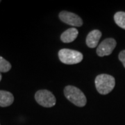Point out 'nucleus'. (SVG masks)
<instances>
[{"label": "nucleus", "instance_id": "1", "mask_svg": "<svg viewBox=\"0 0 125 125\" xmlns=\"http://www.w3.org/2000/svg\"><path fill=\"white\" fill-rule=\"evenodd\" d=\"M94 83L99 93L101 94H107L114 88L115 85V80L111 75L102 74L95 78Z\"/></svg>", "mask_w": 125, "mask_h": 125}, {"label": "nucleus", "instance_id": "2", "mask_svg": "<svg viewBox=\"0 0 125 125\" xmlns=\"http://www.w3.org/2000/svg\"><path fill=\"white\" fill-rule=\"evenodd\" d=\"M64 94L70 102L77 106L83 107L86 104L87 99L84 93L75 86H66L64 89Z\"/></svg>", "mask_w": 125, "mask_h": 125}, {"label": "nucleus", "instance_id": "3", "mask_svg": "<svg viewBox=\"0 0 125 125\" xmlns=\"http://www.w3.org/2000/svg\"><path fill=\"white\" fill-rule=\"evenodd\" d=\"M58 58L64 64L74 65L81 62L83 56L81 52L76 50L62 49L58 52Z\"/></svg>", "mask_w": 125, "mask_h": 125}, {"label": "nucleus", "instance_id": "4", "mask_svg": "<svg viewBox=\"0 0 125 125\" xmlns=\"http://www.w3.org/2000/svg\"><path fill=\"white\" fill-rule=\"evenodd\" d=\"M36 101L40 106L51 108L56 104V98L53 93L47 90H40L35 94Z\"/></svg>", "mask_w": 125, "mask_h": 125}, {"label": "nucleus", "instance_id": "5", "mask_svg": "<svg viewBox=\"0 0 125 125\" xmlns=\"http://www.w3.org/2000/svg\"><path fill=\"white\" fill-rule=\"evenodd\" d=\"M116 40L113 38H109L104 40L99 45L97 49V54L99 56H105L111 54L113 51L116 47Z\"/></svg>", "mask_w": 125, "mask_h": 125}, {"label": "nucleus", "instance_id": "6", "mask_svg": "<svg viewBox=\"0 0 125 125\" xmlns=\"http://www.w3.org/2000/svg\"><path fill=\"white\" fill-rule=\"evenodd\" d=\"M60 20L65 24L73 27H79L83 25L82 19L76 14L63 10L59 13Z\"/></svg>", "mask_w": 125, "mask_h": 125}, {"label": "nucleus", "instance_id": "7", "mask_svg": "<svg viewBox=\"0 0 125 125\" xmlns=\"http://www.w3.org/2000/svg\"><path fill=\"white\" fill-rule=\"evenodd\" d=\"M102 37V32L99 30H93L90 31L86 37L85 42L90 48H94L98 45L99 41Z\"/></svg>", "mask_w": 125, "mask_h": 125}, {"label": "nucleus", "instance_id": "8", "mask_svg": "<svg viewBox=\"0 0 125 125\" xmlns=\"http://www.w3.org/2000/svg\"><path fill=\"white\" fill-rule=\"evenodd\" d=\"M79 35V31L76 28H70L65 31L61 36V40L65 43H70L75 40Z\"/></svg>", "mask_w": 125, "mask_h": 125}, {"label": "nucleus", "instance_id": "9", "mask_svg": "<svg viewBox=\"0 0 125 125\" xmlns=\"http://www.w3.org/2000/svg\"><path fill=\"white\" fill-rule=\"evenodd\" d=\"M14 101L13 94L9 91L0 90V106L6 107L10 106Z\"/></svg>", "mask_w": 125, "mask_h": 125}, {"label": "nucleus", "instance_id": "10", "mask_svg": "<svg viewBox=\"0 0 125 125\" xmlns=\"http://www.w3.org/2000/svg\"><path fill=\"white\" fill-rule=\"evenodd\" d=\"M114 20L118 27L125 29V12H117L114 15Z\"/></svg>", "mask_w": 125, "mask_h": 125}, {"label": "nucleus", "instance_id": "11", "mask_svg": "<svg viewBox=\"0 0 125 125\" xmlns=\"http://www.w3.org/2000/svg\"><path fill=\"white\" fill-rule=\"evenodd\" d=\"M11 69V64L6 59L0 56V72H7Z\"/></svg>", "mask_w": 125, "mask_h": 125}, {"label": "nucleus", "instance_id": "12", "mask_svg": "<svg viewBox=\"0 0 125 125\" xmlns=\"http://www.w3.org/2000/svg\"><path fill=\"white\" fill-rule=\"evenodd\" d=\"M118 58H119V60L121 62H122L123 66H124L125 68V50L121 51L120 53L119 54Z\"/></svg>", "mask_w": 125, "mask_h": 125}, {"label": "nucleus", "instance_id": "13", "mask_svg": "<svg viewBox=\"0 0 125 125\" xmlns=\"http://www.w3.org/2000/svg\"><path fill=\"white\" fill-rule=\"evenodd\" d=\"M1 78H2V76H1V73H0V81L1 80Z\"/></svg>", "mask_w": 125, "mask_h": 125}, {"label": "nucleus", "instance_id": "14", "mask_svg": "<svg viewBox=\"0 0 125 125\" xmlns=\"http://www.w3.org/2000/svg\"><path fill=\"white\" fill-rule=\"evenodd\" d=\"M0 2H1V1H0Z\"/></svg>", "mask_w": 125, "mask_h": 125}]
</instances>
